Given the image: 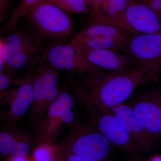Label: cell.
Returning a JSON list of instances; mask_svg holds the SVG:
<instances>
[{"label": "cell", "instance_id": "f1b7e54d", "mask_svg": "<svg viewBox=\"0 0 161 161\" xmlns=\"http://www.w3.org/2000/svg\"><path fill=\"white\" fill-rule=\"evenodd\" d=\"M136 1H142V0H136Z\"/></svg>", "mask_w": 161, "mask_h": 161}, {"label": "cell", "instance_id": "5bb4252c", "mask_svg": "<svg viewBox=\"0 0 161 161\" xmlns=\"http://www.w3.org/2000/svg\"><path fill=\"white\" fill-rule=\"evenodd\" d=\"M110 112L118 118L139 147L146 152H150L155 138L136 116L130 105L121 103L112 108Z\"/></svg>", "mask_w": 161, "mask_h": 161}, {"label": "cell", "instance_id": "52a82bcc", "mask_svg": "<svg viewBox=\"0 0 161 161\" xmlns=\"http://www.w3.org/2000/svg\"><path fill=\"white\" fill-rule=\"evenodd\" d=\"M75 99L74 94L62 91L59 97L50 107L37 129V145L43 143H53L63 127L76 123V116L73 109Z\"/></svg>", "mask_w": 161, "mask_h": 161}, {"label": "cell", "instance_id": "f546056e", "mask_svg": "<svg viewBox=\"0 0 161 161\" xmlns=\"http://www.w3.org/2000/svg\"><path fill=\"white\" fill-rule=\"evenodd\" d=\"M133 1H136V0H133Z\"/></svg>", "mask_w": 161, "mask_h": 161}, {"label": "cell", "instance_id": "603a6c76", "mask_svg": "<svg viewBox=\"0 0 161 161\" xmlns=\"http://www.w3.org/2000/svg\"><path fill=\"white\" fill-rule=\"evenodd\" d=\"M60 158H62L64 161H88L78 156L68 153L60 151Z\"/></svg>", "mask_w": 161, "mask_h": 161}, {"label": "cell", "instance_id": "277c9868", "mask_svg": "<svg viewBox=\"0 0 161 161\" xmlns=\"http://www.w3.org/2000/svg\"><path fill=\"white\" fill-rule=\"evenodd\" d=\"M69 129L60 151L88 161H107L112 143L102 133L90 125L77 122Z\"/></svg>", "mask_w": 161, "mask_h": 161}, {"label": "cell", "instance_id": "2e32d148", "mask_svg": "<svg viewBox=\"0 0 161 161\" xmlns=\"http://www.w3.org/2000/svg\"><path fill=\"white\" fill-rule=\"evenodd\" d=\"M89 26L75 36L76 37H109L128 39L131 35L116 26L91 21Z\"/></svg>", "mask_w": 161, "mask_h": 161}, {"label": "cell", "instance_id": "3957f363", "mask_svg": "<svg viewBox=\"0 0 161 161\" xmlns=\"http://www.w3.org/2000/svg\"><path fill=\"white\" fill-rule=\"evenodd\" d=\"M34 70L33 95L30 108L29 123L38 129L47 110L58 99L62 90L59 85V71L41 57L35 64Z\"/></svg>", "mask_w": 161, "mask_h": 161}, {"label": "cell", "instance_id": "cb8c5ba5", "mask_svg": "<svg viewBox=\"0 0 161 161\" xmlns=\"http://www.w3.org/2000/svg\"><path fill=\"white\" fill-rule=\"evenodd\" d=\"M7 161H31V159L26 157H14L9 156Z\"/></svg>", "mask_w": 161, "mask_h": 161}, {"label": "cell", "instance_id": "83f0119b", "mask_svg": "<svg viewBox=\"0 0 161 161\" xmlns=\"http://www.w3.org/2000/svg\"><path fill=\"white\" fill-rule=\"evenodd\" d=\"M53 161H64L62 159V158H57L56 159L54 160Z\"/></svg>", "mask_w": 161, "mask_h": 161}, {"label": "cell", "instance_id": "7c38bea8", "mask_svg": "<svg viewBox=\"0 0 161 161\" xmlns=\"http://www.w3.org/2000/svg\"><path fill=\"white\" fill-rule=\"evenodd\" d=\"M69 43L82 58L101 69L121 71L138 66L135 61L125 54L111 50L92 48L72 40Z\"/></svg>", "mask_w": 161, "mask_h": 161}, {"label": "cell", "instance_id": "9c48e42d", "mask_svg": "<svg viewBox=\"0 0 161 161\" xmlns=\"http://www.w3.org/2000/svg\"><path fill=\"white\" fill-rule=\"evenodd\" d=\"M92 124L111 143L130 155L136 153L132 137L112 112L101 113L93 106L85 103Z\"/></svg>", "mask_w": 161, "mask_h": 161}, {"label": "cell", "instance_id": "4316f807", "mask_svg": "<svg viewBox=\"0 0 161 161\" xmlns=\"http://www.w3.org/2000/svg\"><path fill=\"white\" fill-rule=\"evenodd\" d=\"M132 161H144L143 160L141 159L138 158H136L134 159L133 160H132Z\"/></svg>", "mask_w": 161, "mask_h": 161}, {"label": "cell", "instance_id": "44dd1931", "mask_svg": "<svg viewBox=\"0 0 161 161\" xmlns=\"http://www.w3.org/2000/svg\"><path fill=\"white\" fill-rule=\"evenodd\" d=\"M14 74L6 71L0 72V103L1 106L4 105V102L10 88L11 85L14 84Z\"/></svg>", "mask_w": 161, "mask_h": 161}, {"label": "cell", "instance_id": "30bf717a", "mask_svg": "<svg viewBox=\"0 0 161 161\" xmlns=\"http://www.w3.org/2000/svg\"><path fill=\"white\" fill-rule=\"evenodd\" d=\"M34 70L31 68L26 74L15 78L14 84L16 86L10 89L4 102L8 103V109L3 114L7 125H17L31 106L33 95Z\"/></svg>", "mask_w": 161, "mask_h": 161}, {"label": "cell", "instance_id": "d6986e66", "mask_svg": "<svg viewBox=\"0 0 161 161\" xmlns=\"http://www.w3.org/2000/svg\"><path fill=\"white\" fill-rule=\"evenodd\" d=\"M41 0H22V3L15 8L11 17L7 22L2 31L3 34H5L10 30L16 26L18 20L23 16H25L32 7Z\"/></svg>", "mask_w": 161, "mask_h": 161}, {"label": "cell", "instance_id": "d4e9b609", "mask_svg": "<svg viewBox=\"0 0 161 161\" xmlns=\"http://www.w3.org/2000/svg\"><path fill=\"white\" fill-rule=\"evenodd\" d=\"M88 5L92 4V7L97 6L103 0H86Z\"/></svg>", "mask_w": 161, "mask_h": 161}, {"label": "cell", "instance_id": "8992f818", "mask_svg": "<svg viewBox=\"0 0 161 161\" xmlns=\"http://www.w3.org/2000/svg\"><path fill=\"white\" fill-rule=\"evenodd\" d=\"M26 16L33 31L41 40H60L71 34L74 23L60 7L47 0H41L28 10Z\"/></svg>", "mask_w": 161, "mask_h": 161}, {"label": "cell", "instance_id": "6da1fadb", "mask_svg": "<svg viewBox=\"0 0 161 161\" xmlns=\"http://www.w3.org/2000/svg\"><path fill=\"white\" fill-rule=\"evenodd\" d=\"M158 72L147 66L106 74L101 70L79 76L78 79H70L69 84L74 94L84 104H89L101 113H106L124 103L137 86L153 79Z\"/></svg>", "mask_w": 161, "mask_h": 161}, {"label": "cell", "instance_id": "7a4b0ae2", "mask_svg": "<svg viewBox=\"0 0 161 161\" xmlns=\"http://www.w3.org/2000/svg\"><path fill=\"white\" fill-rule=\"evenodd\" d=\"M1 38L0 63L5 62L6 70L14 74L27 67H32L42 49V40L34 31L14 27Z\"/></svg>", "mask_w": 161, "mask_h": 161}, {"label": "cell", "instance_id": "7402d4cb", "mask_svg": "<svg viewBox=\"0 0 161 161\" xmlns=\"http://www.w3.org/2000/svg\"><path fill=\"white\" fill-rule=\"evenodd\" d=\"M155 14L161 23V0H142Z\"/></svg>", "mask_w": 161, "mask_h": 161}, {"label": "cell", "instance_id": "e0dca14e", "mask_svg": "<svg viewBox=\"0 0 161 161\" xmlns=\"http://www.w3.org/2000/svg\"><path fill=\"white\" fill-rule=\"evenodd\" d=\"M0 132V153L2 156H10L20 132L17 126L7 125Z\"/></svg>", "mask_w": 161, "mask_h": 161}, {"label": "cell", "instance_id": "4fadbf2b", "mask_svg": "<svg viewBox=\"0 0 161 161\" xmlns=\"http://www.w3.org/2000/svg\"><path fill=\"white\" fill-rule=\"evenodd\" d=\"M155 139L161 141V91L142 93L130 105Z\"/></svg>", "mask_w": 161, "mask_h": 161}, {"label": "cell", "instance_id": "484cf974", "mask_svg": "<svg viewBox=\"0 0 161 161\" xmlns=\"http://www.w3.org/2000/svg\"><path fill=\"white\" fill-rule=\"evenodd\" d=\"M149 161H161V155L153 156L150 158Z\"/></svg>", "mask_w": 161, "mask_h": 161}, {"label": "cell", "instance_id": "8fae6325", "mask_svg": "<svg viewBox=\"0 0 161 161\" xmlns=\"http://www.w3.org/2000/svg\"><path fill=\"white\" fill-rule=\"evenodd\" d=\"M124 53L132 58L138 66L161 69V32L130 36Z\"/></svg>", "mask_w": 161, "mask_h": 161}, {"label": "cell", "instance_id": "9a60e30c", "mask_svg": "<svg viewBox=\"0 0 161 161\" xmlns=\"http://www.w3.org/2000/svg\"><path fill=\"white\" fill-rule=\"evenodd\" d=\"M129 39H122L109 37H76L75 36L71 40L92 48L111 50L124 53Z\"/></svg>", "mask_w": 161, "mask_h": 161}, {"label": "cell", "instance_id": "ba28073f", "mask_svg": "<svg viewBox=\"0 0 161 161\" xmlns=\"http://www.w3.org/2000/svg\"><path fill=\"white\" fill-rule=\"evenodd\" d=\"M41 59L59 70L78 76L102 70L82 58L69 43L52 44L43 50Z\"/></svg>", "mask_w": 161, "mask_h": 161}, {"label": "cell", "instance_id": "5b68a950", "mask_svg": "<svg viewBox=\"0 0 161 161\" xmlns=\"http://www.w3.org/2000/svg\"><path fill=\"white\" fill-rule=\"evenodd\" d=\"M91 21L116 26L130 35L161 32V23L152 9L142 1H135L123 11L106 16L92 14Z\"/></svg>", "mask_w": 161, "mask_h": 161}, {"label": "cell", "instance_id": "ffe728a7", "mask_svg": "<svg viewBox=\"0 0 161 161\" xmlns=\"http://www.w3.org/2000/svg\"><path fill=\"white\" fill-rule=\"evenodd\" d=\"M60 7L64 11L70 13H84L88 6L86 0H47Z\"/></svg>", "mask_w": 161, "mask_h": 161}, {"label": "cell", "instance_id": "ac0fdd59", "mask_svg": "<svg viewBox=\"0 0 161 161\" xmlns=\"http://www.w3.org/2000/svg\"><path fill=\"white\" fill-rule=\"evenodd\" d=\"M60 147H56L52 143L38 144L32 155L31 161H53L60 154Z\"/></svg>", "mask_w": 161, "mask_h": 161}]
</instances>
